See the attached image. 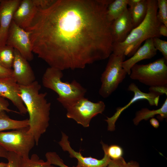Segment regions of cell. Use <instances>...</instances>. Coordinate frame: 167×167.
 Instances as JSON below:
<instances>
[{"mask_svg": "<svg viewBox=\"0 0 167 167\" xmlns=\"http://www.w3.org/2000/svg\"><path fill=\"white\" fill-rule=\"evenodd\" d=\"M112 0H55L37 8L29 26L32 52L49 67L84 69L113 51L111 22L107 10Z\"/></svg>", "mask_w": 167, "mask_h": 167, "instance_id": "cell-1", "label": "cell"}, {"mask_svg": "<svg viewBox=\"0 0 167 167\" xmlns=\"http://www.w3.org/2000/svg\"><path fill=\"white\" fill-rule=\"evenodd\" d=\"M149 90L150 92L159 96L163 94L167 95V86L150 87Z\"/></svg>", "mask_w": 167, "mask_h": 167, "instance_id": "cell-29", "label": "cell"}, {"mask_svg": "<svg viewBox=\"0 0 167 167\" xmlns=\"http://www.w3.org/2000/svg\"><path fill=\"white\" fill-rule=\"evenodd\" d=\"M128 0H112L108 5L107 16L108 21L112 22L120 16L127 8Z\"/></svg>", "mask_w": 167, "mask_h": 167, "instance_id": "cell-21", "label": "cell"}, {"mask_svg": "<svg viewBox=\"0 0 167 167\" xmlns=\"http://www.w3.org/2000/svg\"><path fill=\"white\" fill-rule=\"evenodd\" d=\"M6 159L7 167H20L21 157L12 152H8Z\"/></svg>", "mask_w": 167, "mask_h": 167, "instance_id": "cell-28", "label": "cell"}, {"mask_svg": "<svg viewBox=\"0 0 167 167\" xmlns=\"http://www.w3.org/2000/svg\"><path fill=\"white\" fill-rule=\"evenodd\" d=\"M55 0H32L37 8L41 9L47 8L51 6Z\"/></svg>", "mask_w": 167, "mask_h": 167, "instance_id": "cell-30", "label": "cell"}, {"mask_svg": "<svg viewBox=\"0 0 167 167\" xmlns=\"http://www.w3.org/2000/svg\"><path fill=\"white\" fill-rule=\"evenodd\" d=\"M167 62L164 57L146 64L135 65L130 78L150 87L167 86Z\"/></svg>", "mask_w": 167, "mask_h": 167, "instance_id": "cell-6", "label": "cell"}, {"mask_svg": "<svg viewBox=\"0 0 167 167\" xmlns=\"http://www.w3.org/2000/svg\"><path fill=\"white\" fill-rule=\"evenodd\" d=\"M9 104L8 101L5 98L0 96V111H4L8 112H13L17 113L16 111L9 109Z\"/></svg>", "mask_w": 167, "mask_h": 167, "instance_id": "cell-32", "label": "cell"}, {"mask_svg": "<svg viewBox=\"0 0 167 167\" xmlns=\"http://www.w3.org/2000/svg\"><path fill=\"white\" fill-rule=\"evenodd\" d=\"M45 156L47 161L51 165H57L59 167H70L65 164L63 160L55 152H47L45 154Z\"/></svg>", "mask_w": 167, "mask_h": 167, "instance_id": "cell-25", "label": "cell"}, {"mask_svg": "<svg viewBox=\"0 0 167 167\" xmlns=\"http://www.w3.org/2000/svg\"><path fill=\"white\" fill-rule=\"evenodd\" d=\"M6 45L17 49L27 61L33 58L29 32L17 25L12 20L9 30Z\"/></svg>", "mask_w": 167, "mask_h": 167, "instance_id": "cell-9", "label": "cell"}, {"mask_svg": "<svg viewBox=\"0 0 167 167\" xmlns=\"http://www.w3.org/2000/svg\"><path fill=\"white\" fill-rule=\"evenodd\" d=\"M156 115H159L157 118L160 120L167 118V98H166L161 107L156 110H150L147 108L142 109L136 112L133 121L134 124L137 125L143 120H147L153 118Z\"/></svg>", "mask_w": 167, "mask_h": 167, "instance_id": "cell-18", "label": "cell"}, {"mask_svg": "<svg viewBox=\"0 0 167 167\" xmlns=\"http://www.w3.org/2000/svg\"><path fill=\"white\" fill-rule=\"evenodd\" d=\"M128 90L134 93V95L130 101L122 107H118L116 111L111 117H107L105 120L108 123V130L113 131L115 130V123L122 113L131 105L136 101L142 99L146 100L150 106H157L159 103L160 96L149 92L145 93L141 91L138 86L134 83H131L129 86Z\"/></svg>", "mask_w": 167, "mask_h": 167, "instance_id": "cell-11", "label": "cell"}, {"mask_svg": "<svg viewBox=\"0 0 167 167\" xmlns=\"http://www.w3.org/2000/svg\"><path fill=\"white\" fill-rule=\"evenodd\" d=\"M12 67V77L19 85L27 86L35 81L34 73L28 61L14 49Z\"/></svg>", "mask_w": 167, "mask_h": 167, "instance_id": "cell-12", "label": "cell"}, {"mask_svg": "<svg viewBox=\"0 0 167 167\" xmlns=\"http://www.w3.org/2000/svg\"><path fill=\"white\" fill-rule=\"evenodd\" d=\"M57 100L66 109L67 118L74 120L84 127H88L92 119L102 113L105 107L103 101L93 102L84 97L73 100Z\"/></svg>", "mask_w": 167, "mask_h": 167, "instance_id": "cell-4", "label": "cell"}, {"mask_svg": "<svg viewBox=\"0 0 167 167\" xmlns=\"http://www.w3.org/2000/svg\"><path fill=\"white\" fill-rule=\"evenodd\" d=\"M1 0H0V2Z\"/></svg>", "mask_w": 167, "mask_h": 167, "instance_id": "cell-40", "label": "cell"}, {"mask_svg": "<svg viewBox=\"0 0 167 167\" xmlns=\"http://www.w3.org/2000/svg\"><path fill=\"white\" fill-rule=\"evenodd\" d=\"M20 85L12 77L0 78V96L11 101L19 113L25 114L27 109L20 96Z\"/></svg>", "mask_w": 167, "mask_h": 167, "instance_id": "cell-14", "label": "cell"}, {"mask_svg": "<svg viewBox=\"0 0 167 167\" xmlns=\"http://www.w3.org/2000/svg\"><path fill=\"white\" fill-rule=\"evenodd\" d=\"M160 35L165 36H167V27L164 24H161L159 27Z\"/></svg>", "mask_w": 167, "mask_h": 167, "instance_id": "cell-34", "label": "cell"}, {"mask_svg": "<svg viewBox=\"0 0 167 167\" xmlns=\"http://www.w3.org/2000/svg\"><path fill=\"white\" fill-rule=\"evenodd\" d=\"M14 49L6 45L0 47V65L8 69L12 67Z\"/></svg>", "mask_w": 167, "mask_h": 167, "instance_id": "cell-22", "label": "cell"}, {"mask_svg": "<svg viewBox=\"0 0 167 167\" xmlns=\"http://www.w3.org/2000/svg\"><path fill=\"white\" fill-rule=\"evenodd\" d=\"M35 144L34 137L29 127L0 132V145L7 152L15 153L21 157H29Z\"/></svg>", "mask_w": 167, "mask_h": 167, "instance_id": "cell-7", "label": "cell"}, {"mask_svg": "<svg viewBox=\"0 0 167 167\" xmlns=\"http://www.w3.org/2000/svg\"><path fill=\"white\" fill-rule=\"evenodd\" d=\"M147 13L143 21L133 28L123 42L113 43V54L116 56L124 54L132 56L143 42L147 39L161 36L159 27L162 24L157 19L158 10L156 0H148Z\"/></svg>", "mask_w": 167, "mask_h": 167, "instance_id": "cell-3", "label": "cell"}, {"mask_svg": "<svg viewBox=\"0 0 167 167\" xmlns=\"http://www.w3.org/2000/svg\"><path fill=\"white\" fill-rule=\"evenodd\" d=\"M148 5V0H141L134 7L128 8L134 28L138 26L144 19L147 12Z\"/></svg>", "mask_w": 167, "mask_h": 167, "instance_id": "cell-20", "label": "cell"}, {"mask_svg": "<svg viewBox=\"0 0 167 167\" xmlns=\"http://www.w3.org/2000/svg\"><path fill=\"white\" fill-rule=\"evenodd\" d=\"M126 167H140L139 163L137 162L131 161L126 163Z\"/></svg>", "mask_w": 167, "mask_h": 167, "instance_id": "cell-38", "label": "cell"}, {"mask_svg": "<svg viewBox=\"0 0 167 167\" xmlns=\"http://www.w3.org/2000/svg\"><path fill=\"white\" fill-rule=\"evenodd\" d=\"M152 39L153 44L156 49L159 50L163 55V57L167 61V41L158 37L153 38Z\"/></svg>", "mask_w": 167, "mask_h": 167, "instance_id": "cell-27", "label": "cell"}, {"mask_svg": "<svg viewBox=\"0 0 167 167\" xmlns=\"http://www.w3.org/2000/svg\"><path fill=\"white\" fill-rule=\"evenodd\" d=\"M106 151L107 153L111 160L118 159L122 157L123 154L122 149L116 145L108 146Z\"/></svg>", "mask_w": 167, "mask_h": 167, "instance_id": "cell-26", "label": "cell"}, {"mask_svg": "<svg viewBox=\"0 0 167 167\" xmlns=\"http://www.w3.org/2000/svg\"><path fill=\"white\" fill-rule=\"evenodd\" d=\"M157 1L158 9L157 18L161 23L167 27V0H157Z\"/></svg>", "mask_w": 167, "mask_h": 167, "instance_id": "cell-24", "label": "cell"}, {"mask_svg": "<svg viewBox=\"0 0 167 167\" xmlns=\"http://www.w3.org/2000/svg\"><path fill=\"white\" fill-rule=\"evenodd\" d=\"M151 124L155 128H157L159 126V123L158 120L154 118H152L150 120Z\"/></svg>", "mask_w": 167, "mask_h": 167, "instance_id": "cell-35", "label": "cell"}, {"mask_svg": "<svg viewBox=\"0 0 167 167\" xmlns=\"http://www.w3.org/2000/svg\"><path fill=\"white\" fill-rule=\"evenodd\" d=\"M29 126L28 119L18 120L10 118L5 111H0V132L9 130H16Z\"/></svg>", "mask_w": 167, "mask_h": 167, "instance_id": "cell-19", "label": "cell"}, {"mask_svg": "<svg viewBox=\"0 0 167 167\" xmlns=\"http://www.w3.org/2000/svg\"><path fill=\"white\" fill-rule=\"evenodd\" d=\"M152 38L145 41L144 44L132 56L122 62V67L128 75L130 74L131 68L137 62L143 60L151 59L156 55L157 50L153 45Z\"/></svg>", "mask_w": 167, "mask_h": 167, "instance_id": "cell-17", "label": "cell"}, {"mask_svg": "<svg viewBox=\"0 0 167 167\" xmlns=\"http://www.w3.org/2000/svg\"><path fill=\"white\" fill-rule=\"evenodd\" d=\"M8 152L0 145V157L6 158Z\"/></svg>", "mask_w": 167, "mask_h": 167, "instance_id": "cell-37", "label": "cell"}, {"mask_svg": "<svg viewBox=\"0 0 167 167\" xmlns=\"http://www.w3.org/2000/svg\"><path fill=\"white\" fill-rule=\"evenodd\" d=\"M20 0H1L0 2V47L6 45L9 28Z\"/></svg>", "mask_w": 167, "mask_h": 167, "instance_id": "cell-13", "label": "cell"}, {"mask_svg": "<svg viewBox=\"0 0 167 167\" xmlns=\"http://www.w3.org/2000/svg\"><path fill=\"white\" fill-rule=\"evenodd\" d=\"M63 75L62 71L49 67L43 75L42 84L55 92L58 95L57 99L73 100L84 97L87 89L76 80L62 81Z\"/></svg>", "mask_w": 167, "mask_h": 167, "instance_id": "cell-5", "label": "cell"}, {"mask_svg": "<svg viewBox=\"0 0 167 167\" xmlns=\"http://www.w3.org/2000/svg\"><path fill=\"white\" fill-rule=\"evenodd\" d=\"M13 70L6 68L0 65V78L12 77Z\"/></svg>", "mask_w": 167, "mask_h": 167, "instance_id": "cell-33", "label": "cell"}, {"mask_svg": "<svg viewBox=\"0 0 167 167\" xmlns=\"http://www.w3.org/2000/svg\"><path fill=\"white\" fill-rule=\"evenodd\" d=\"M133 28L130 13L127 8L111 23V30L113 43L124 41Z\"/></svg>", "mask_w": 167, "mask_h": 167, "instance_id": "cell-15", "label": "cell"}, {"mask_svg": "<svg viewBox=\"0 0 167 167\" xmlns=\"http://www.w3.org/2000/svg\"><path fill=\"white\" fill-rule=\"evenodd\" d=\"M125 56L122 54L116 56L112 54L105 69L101 75V83L99 93L106 98L115 91L119 84L126 77L127 73L122 67Z\"/></svg>", "mask_w": 167, "mask_h": 167, "instance_id": "cell-8", "label": "cell"}, {"mask_svg": "<svg viewBox=\"0 0 167 167\" xmlns=\"http://www.w3.org/2000/svg\"><path fill=\"white\" fill-rule=\"evenodd\" d=\"M41 88L36 80L27 86L20 85V96L29 114V129L37 145L49 126L51 109V103L46 98L47 93H40Z\"/></svg>", "mask_w": 167, "mask_h": 167, "instance_id": "cell-2", "label": "cell"}, {"mask_svg": "<svg viewBox=\"0 0 167 167\" xmlns=\"http://www.w3.org/2000/svg\"><path fill=\"white\" fill-rule=\"evenodd\" d=\"M60 146L64 151L67 152L69 156L71 158L77 159L78 162L77 167H107L111 159L108 155L106 149L108 145L102 141L101 143L104 152L103 157L99 160L90 156L84 157L80 152L75 151L71 147L68 140V136L64 133L62 132V136L60 140L58 143Z\"/></svg>", "mask_w": 167, "mask_h": 167, "instance_id": "cell-10", "label": "cell"}, {"mask_svg": "<svg viewBox=\"0 0 167 167\" xmlns=\"http://www.w3.org/2000/svg\"><path fill=\"white\" fill-rule=\"evenodd\" d=\"M20 167H55L49 164L47 161H45L40 159L39 156L35 154L29 157H21Z\"/></svg>", "mask_w": 167, "mask_h": 167, "instance_id": "cell-23", "label": "cell"}, {"mask_svg": "<svg viewBox=\"0 0 167 167\" xmlns=\"http://www.w3.org/2000/svg\"><path fill=\"white\" fill-rule=\"evenodd\" d=\"M7 163L0 162V167H7Z\"/></svg>", "mask_w": 167, "mask_h": 167, "instance_id": "cell-39", "label": "cell"}, {"mask_svg": "<svg viewBox=\"0 0 167 167\" xmlns=\"http://www.w3.org/2000/svg\"><path fill=\"white\" fill-rule=\"evenodd\" d=\"M37 11L32 0L21 1L14 12L12 20L21 28L25 30L30 25Z\"/></svg>", "mask_w": 167, "mask_h": 167, "instance_id": "cell-16", "label": "cell"}, {"mask_svg": "<svg viewBox=\"0 0 167 167\" xmlns=\"http://www.w3.org/2000/svg\"><path fill=\"white\" fill-rule=\"evenodd\" d=\"M126 162L122 157L116 159L111 160L107 167H126Z\"/></svg>", "mask_w": 167, "mask_h": 167, "instance_id": "cell-31", "label": "cell"}, {"mask_svg": "<svg viewBox=\"0 0 167 167\" xmlns=\"http://www.w3.org/2000/svg\"><path fill=\"white\" fill-rule=\"evenodd\" d=\"M141 0H128L127 5L130 6V8H131L139 3Z\"/></svg>", "mask_w": 167, "mask_h": 167, "instance_id": "cell-36", "label": "cell"}]
</instances>
